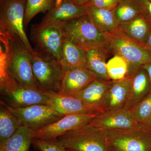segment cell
Segmentation results:
<instances>
[{"label": "cell", "mask_w": 151, "mask_h": 151, "mask_svg": "<svg viewBox=\"0 0 151 151\" xmlns=\"http://www.w3.org/2000/svg\"><path fill=\"white\" fill-rule=\"evenodd\" d=\"M108 77L111 81H118L126 78L128 75L129 65L124 58L118 55L109 59L106 63Z\"/></svg>", "instance_id": "484cf974"}, {"label": "cell", "mask_w": 151, "mask_h": 151, "mask_svg": "<svg viewBox=\"0 0 151 151\" xmlns=\"http://www.w3.org/2000/svg\"><path fill=\"white\" fill-rule=\"evenodd\" d=\"M32 130L21 126L4 142L0 144V151H29L32 144Z\"/></svg>", "instance_id": "7402d4cb"}, {"label": "cell", "mask_w": 151, "mask_h": 151, "mask_svg": "<svg viewBox=\"0 0 151 151\" xmlns=\"http://www.w3.org/2000/svg\"><path fill=\"white\" fill-rule=\"evenodd\" d=\"M87 15L92 23L104 33L113 32L118 29L119 23L113 11L87 7Z\"/></svg>", "instance_id": "ffe728a7"}, {"label": "cell", "mask_w": 151, "mask_h": 151, "mask_svg": "<svg viewBox=\"0 0 151 151\" xmlns=\"http://www.w3.org/2000/svg\"><path fill=\"white\" fill-rule=\"evenodd\" d=\"M144 45L147 47L148 46V47L151 48V33L149 34L148 37Z\"/></svg>", "instance_id": "e575fe53"}, {"label": "cell", "mask_w": 151, "mask_h": 151, "mask_svg": "<svg viewBox=\"0 0 151 151\" xmlns=\"http://www.w3.org/2000/svg\"><path fill=\"white\" fill-rule=\"evenodd\" d=\"M104 130L111 145L121 150L149 151L150 148V132L140 129Z\"/></svg>", "instance_id": "30bf717a"}, {"label": "cell", "mask_w": 151, "mask_h": 151, "mask_svg": "<svg viewBox=\"0 0 151 151\" xmlns=\"http://www.w3.org/2000/svg\"><path fill=\"white\" fill-rule=\"evenodd\" d=\"M111 81L95 80L84 89L71 96L77 97L87 105L97 108L102 113V105Z\"/></svg>", "instance_id": "ac0fdd59"}, {"label": "cell", "mask_w": 151, "mask_h": 151, "mask_svg": "<svg viewBox=\"0 0 151 151\" xmlns=\"http://www.w3.org/2000/svg\"><path fill=\"white\" fill-rule=\"evenodd\" d=\"M1 76L6 75L22 86L39 89L33 72L32 53L15 35L1 34ZM40 90V89H39Z\"/></svg>", "instance_id": "6da1fadb"}, {"label": "cell", "mask_w": 151, "mask_h": 151, "mask_svg": "<svg viewBox=\"0 0 151 151\" xmlns=\"http://www.w3.org/2000/svg\"><path fill=\"white\" fill-rule=\"evenodd\" d=\"M55 0H27L24 19V27L40 13H47L55 7Z\"/></svg>", "instance_id": "4316f807"}, {"label": "cell", "mask_w": 151, "mask_h": 151, "mask_svg": "<svg viewBox=\"0 0 151 151\" xmlns=\"http://www.w3.org/2000/svg\"><path fill=\"white\" fill-rule=\"evenodd\" d=\"M72 2L78 6H85L91 0H70Z\"/></svg>", "instance_id": "836d02e7"}, {"label": "cell", "mask_w": 151, "mask_h": 151, "mask_svg": "<svg viewBox=\"0 0 151 151\" xmlns=\"http://www.w3.org/2000/svg\"><path fill=\"white\" fill-rule=\"evenodd\" d=\"M32 145L36 150L39 151H68L57 139H33Z\"/></svg>", "instance_id": "f1b7e54d"}, {"label": "cell", "mask_w": 151, "mask_h": 151, "mask_svg": "<svg viewBox=\"0 0 151 151\" xmlns=\"http://www.w3.org/2000/svg\"><path fill=\"white\" fill-rule=\"evenodd\" d=\"M96 80L85 67L63 68V73L58 93L73 95Z\"/></svg>", "instance_id": "5bb4252c"}, {"label": "cell", "mask_w": 151, "mask_h": 151, "mask_svg": "<svg viewBox=\"0 0 151 151\" xmlns=\"http://www.w3.org/2000/svg\"><path fill=\"white\" fill-rule=\"evenodd\" d=\"M121 0H91L85 5L86 7H94L113 11L120 4Z\"/></svg>", "instance_id": "f546056e"}, {"label": "cell", "mask_w": 151, "mask_h": 151, "mask_svg": "<svg viewBox=\"0 0 151 151\" xmlns=\"http://www.w3.org/2000/svg\"><path fill=\"white\" fill-rule=\"evenodd\" d=\"M67 149L68 151H76L74 150H71V149Z\"/></svg>", "instance_id": "8d00e7d4"}, {"label": "cell", "mask_w": 151, "mask_h": 151, "mask_svg": "<svg viewBox=\"0 0 151 151\" xmlns=\"http://www.w3.org/2000/svg\"><path fill=\"white\" fill-rule=\"evenodd\" d=\"M63 24L65 37L86 51L108 45L106 35L92 23L87 15Z\"/></svg>", "instance_id": "5b68a950"}, {"label": "cell", "mask_w": 151, "mask_h": 151, "mask_svg": "<svg viewBox=\"0 0 151 151\" xmlns=\"http://www.w3.org/2000/svg\"><path fill=\"white\" fill-rule=\"evenodd\" d=\"M31 62L33 72L40 90L59 92L63 73V68L60 61L35 51L32 55Z\"/></svg>", "instance_id": "ba28073f"}, {"label": "cell", "mask_w": 151, "mask_h": 151, "mask_svg": "<svg viewBox=\"0 0 151 151\" xmlns=\"http://www.w3.org/2000/svg\"><path fill=\"white\" fill-rule=\"evenodd\" d=\"M27 0H0V32L17 36L30 52H35L24 29Z\"/></svg>", "instance_id": "8992f818"}, {"label": "cell", "mask_w": 151, "mask_h": 151, "mask_svg": "<svg viewBox=\"0 0 151 151\" xmlns=\"http://www.w3.org/2000/svg\"><path fill=\"white\" fill-rule=\"evenodd\" d=\"M149 151H151V146L150 148V150H149Z\"/></svg>", "instance_id": "74e56055"}, {"label": "cell", "mask_w": 151, "mask_h": 151, "mask_svg": "<svg viewBox=\"0 0 151 151\" xmlns=\"http://www.w3.org/2000/svg\"><path fill=\"white\" fill-rule=\"evenodd\" d=\"M142 67L147 73L151 84V62L145 64L143 65Z\"/></svg>", "instance_id": "d6a6232c"}, {"label": "cell", "mask_w": 151, "mask_h": 151, "mask_svg": "<svg viewBox=\"0 0 151 151\" xmlns=\"http://www.w3.org/2000/svg\"><path fill=\"white\" fill-rule=\"evenodd\" d=\"M86 68L94 75L96 80L108 81L106 69V60L111 53L107 45L86 50Z\"/></svg>", "instance_id": "e0dca14e"}, {"label": "cell", "mask_w": 151, "mask_h": 151, "mask_svg": "<svg viewBox=\"0 0 151 151\" xmlns=\"http://www.w3.org/2000/svg\"><path fill=\"white\" fill-rule=\"evenodd\" d=\"M105 34L111 53L124 58L129 65V70L151 62V51L145 45L131 39L119 29Z\"/></svg>", "instance_id": "277c9868"}, {"label": "cell", "mask_w": 151, "mask_h": 151, "mask_svg": "<svg viewBox=\"0 0 151 151\" xmlns=\"http://www.w3.org/2000/svg\"><path fill=\"white\" fill-rule=\"evenodd\" d=\"M113 11L119 24L131 21L142 15L138 0H121Z\"/></svg>", "instance_id": "d4e9b609"}, {"label": "cell", "mask_w": 151, "mask_h": 151, "mask_svg": "<svg viewBox=\"0 0 151 151\" xmlns=\"http://www.w3.org/2000/svg\"></svg>", "instance_id": "ab89813d"}, {"label": "cell", "mask_w": 151, "mask_h": 151, "mask_svg": "<svg viewBox=\"0 0 151 151\" xmlns=\"http://www.w3.org/2000/svg\"><path fill=\"white\" fill-rule=\"evenodd\" d=\"M60 62L63 68H86V51L65 37L63 45Z\"/></svg>", "instance_id": "44dd1931"}, {"label": "cell", "mask_w": 151, "mask_h": 151, "mask_svg": "<svg viewBox=\"0 0 151 151\" xmlns=\"http://www.w3.org/2000/svg\"><path fill=\"white\" fill-rule=\"evenodd\" d=\"M118 29L131 39L143 44L150 34V26L142 15L131 21L120 24Z\"/></svg>", "instance_id": "603a6c76"}, {"label": "cell", "mask_w": 151, "mask_h": 151, "mask_svg": "<svg viewBox=\"0 0 151 151\" xmlns=\"http://www.w3.org/2000/svg\"><path fill=\"white\" fill-rule=\"evenodd\" d=\"M140 129L151 133V113L147 119L139 125Z\"/></svg>", "instance_id": "1f68e13d"}, {"label": "cell", "mask_w": 151, "mask_h": 151, "mask_svg": "<svg viewBox=\"0 0 151 151\" xmlns=\"http://www.w3.org/2000/svg\"><path fill=\"white\" fill-rule=\"evenodd\" d=\"M149 1H150V2H151V0H149Z\"/></svg>", "instance_id": "f35d334b"}, {"label": "cell", "mask_w": 151, "mask_h": 151, "mask_svg": "<svg viewBox=\"0 0 151 151\" xmlns=\"http://www.w3.org/2000/svg\"><path fill=\"white\" fill-rule=\"evenodd\" d=\"M1 102L17 117L22 126H25L33 131L39 129L65 116L50 105L38 104L14 108Z\"/></svg>", "instance_id": "9c48e42d"}, {"label": "cell", "mask_w": 151, "mask_h": 151, "mask_svg": "<svg viewBox=\"0 0 151 151\" xmlns=\"http://www.w3.org/2000/svg\"><path fill=\"white\" fill-rule=\"evenodd\" d=\"M87 15V7L78 6L70 0H64L58 7L53 8L47 13L42 19L63 24Z\"/></svg>", "instance_id": "d6986e66"}, {"label": "cell", "mask_w": 151, "mask_h": 151, "mask_svg": "<svg viewBox=\"0 0 151 151\" xmlns=\"http://www.w3.org/2000/svg\"><path fill=\"white\" fill-rule=\"evenodd\" d=\"M111 151H123L121 150H119V149L116 148L115 147H113V146H112V147H111Z\"/></svg>", "instance_id": "d590c367"}, {"label": "cell", "mask_w": 151, "mask_h": 151, "mask_svg": "<svg viewBox=\"0 0 151 151\" xmlns=\"http://www.w3.org/2000/svg\"><path fill=\"white\" fill-rule=\"evenodd\" d=\"M65 37L63 24L42 19L32 26L30 38L35 45V51L47 55L60 61Z\"/></svg>", "instance_id": "7a4b0ae2"}, {"label": "cell", "mask_w": 151, "mask_h": 151, "mask_svg": "<svg viewBox=\"0 0 151 151\" xmlns=\"http://www.w3.org/2000/svg\"><path fill=\"white\" fill-rule=\"evenodd\" d=\"M1 93L6 105L14 108H24L38 104H49L45 91L20 85L7 75L1 76Z\"/></svg>", "instance_id": "52a82bcc"}, {"label": "cell", "mask_w": 151, "mask_h": 151, "mask_svg": "<svg viewBox=\"0 0 151 151\" xmlns=\"http://www.w3.org/2000/svg\"><path fill=\"white\" fill-rule=\"evenodd\" d=\"M128 75L132 77V88L124 109L131 110L137 106L148 95L151 91V84L147 73L142 66L131 69Z\"/></svg>", "instance_id": "2e32d148"}, {"label": "cell", "mask_w": 151, "mask_h": 151, "mask_svg": "<svg viewBox=\"0 0 151 151\" xmlns=\"http://www.w3.org/2000/svg\"><path fill=\"white\" fill-rule=\"evenodd\" d=\"M129 111L139 126L145 122L151 113V91L137 106Z\"/></svg>", "instance_id": "83f0119b"}, {"label": "cell", "mask_w": 151, "mask_h": 151, "mask_svg": "<svg viewBox=\"0 0 151 151\" xmlns=\"http://www.w3.org/2000/svg\"><path fill=\"white\" fill-rule=\"evenodd\" d=\"M101 129H140L137 122L129 110L118 109L98 114L89 124Z\"/></svg>", "instance_id": "7c38bea8"}, {"label": "cell", "mask_w": 151, "mask_h": 151, "mask_svg": "<svg viewBox=\"0 0 151 151\" xmlns=\"http://www.w3.org/2000/svg\"><path fill=\"white\" fill-rule=\"evenodd\" d=\"M132 85V77L129 75L124 79L111 81L102 104L103 112L124 109L129 97Z\"/></svg>", "instance_id": "9a60e30c"}, {"label": "cell", "mask_w": 151, "mask_h": 151, "mask_svg": "<svg viewBox=\"0 0 151 151\" xmlns=\"http://www.w3.org/2000/svg\"><path fill=\"white\" fill-rule=\"evenodd\" d=\"M66 149L76 151H111L105 130L89 124L65 133L57 138Z\"/></svg>", "instance_id": "3957f363"}, {"label": "cell", "mask_w": 151, "mask_h": 151, "mask_svg": "<svg viewBox=\"0 0 151 151\" xmlns=\"http://www.w3.org/2000/svg\"><path fill=\"white\" fill-rule=\"evenodd\" d=\"M98 115L69 114L39 129L33 131V139H57L66 132L84 127Z\"/></svg>", "instance_id": "8fae6325"}, {"label": "cell", "mask_w": 151, "mask_h": 151, "mask_svg": "<svg viewBox=\"0 0 151 151\" xmlns=\"http://www.w3.org/2000/svg\"><path fill=\"white\" fill-rule=\"evenodd\" d=\"M49 98L48 105L63 115H98L97 108L87 105L77 97L52 91H45Z\"/></svg>", "instance_id": "4fadbf2b"}, {"label": "cell", "mask_w": 151, "mask_h": 151, "mask_svg": "<svg viewBox=\"0 0 151 151\" xmlns=\"http://www.w3.org/2000/svg\"><path fill=\"white\" fill-rule=\"evenodd\" d=\"M21 126L18 119L1 102L0 144L10 137Z\"/></svg>", "instance_id": "cb8c5ba5"}, {"label": "cell", "mask_w": 151, "mask_h": 151, "mask_svg": "<svg viewBox=\"0 0 151 151\" xmlns=\"http://www.w3.org/2000/svg\"><path fill=\"white\" fill-rule=\"evenodd\" d=\"M141 7V13L146 12L151 19V2L149 0H138Z\"/></svg>", "instance_id": "4dcf8cb0"}]
</instances>
